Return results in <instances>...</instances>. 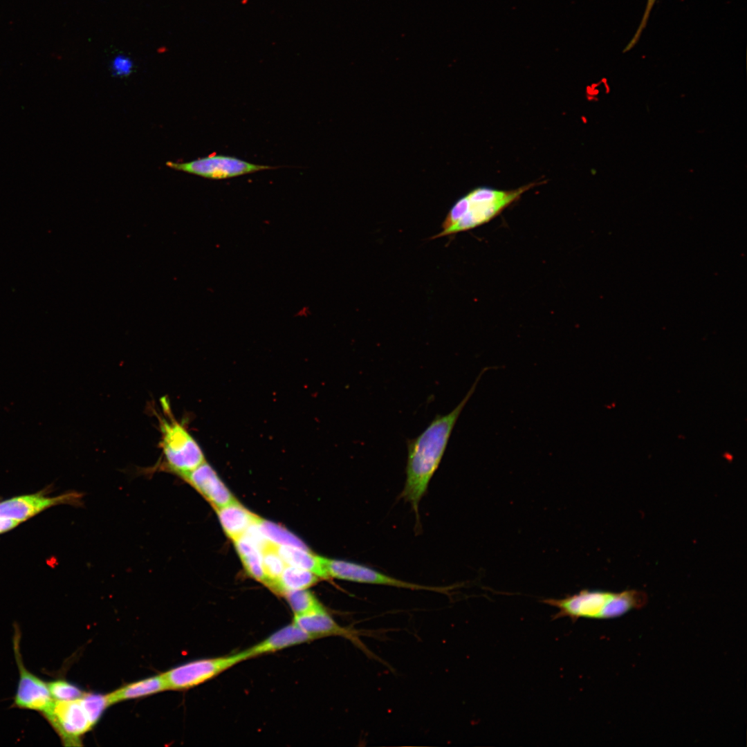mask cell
Masks as SVG:
<instances>
[{"label": "cell", "instance_id": "obj_2", "mask_svg": "<svg viewBox=\"0 0 747 747\" xmlns=\"http://www.w3.org/2000/svg\"><path fill=\"white\" fill-rule=\"evenodd\" d=\"M538 185L539 182H533L511 190L488 186L474 188L455 202L443 222V230L433 239L468 231L488 223L524 193Z\"/></svg>", "mask_w": 747, "mask_h": 747}, {"label": "cell", "instance_id": "obj_25", "mask_svg": "<svg viewBox=\"0 0 747 747\" xmlns=\"http://www.w3.org/2000/svg\"><path fill=\"white\" fill-rule=\"evenodd\" d=\"M20 524L12 519L0 517V535L14 529Z\"/></svg>", "mask_w": 747, "mask_h": 747}, {"label": "cell", "instance_id": "obj_6", "mask_svg": "<svg viewBox=\"0 0 747 747\" xmlns=\"http://www.w3.org/2000/svg\"><path fill=\"white\" fill-rule=\"evenodd\" d=\"M167 166L175 170L213 180L228 179L275 168L221 154L210 155L185 163L168 162Z\"/></svg>", "mask_w": 747, "mask_h": 747}, {"label": "cell", "instance_id": "obj_20", "mask_svg": "<svg viewBox=\"0 0 747 747\" xmlns=\"http://www.w3.org/2000/svg\"><path fill=\"white\" fill-rule=\"evenodd\" d=\"M262 563L266 575L265 584L272 589L286 564L279 554L277 546L268 543L261 550Z\"/></svg>", "mask_w": 747, "mask_h": 747}, {"label": "cell", "instance_id": "obj_11", "mask_svg": "<svg viewBox=\"0 0 747 747\" xmlns=\"http://www.w3.org/2000/svg\"><path fill=\"white\" fill-rule=\"evenodd\" d=\"M215 509L236 500L214 470L205 461L181 477Z\"/></svg>", "mask_w": 747, "mask_h": 747}, {"label": "cell", "instance_id": "obj_15", "mask_svg": "<svg viewBox=\"0 0 747 747\" xmlns=\"http://www.w3.org/2000/svg\"><path fill=\"white\" fill-rule=\"evenodd\" d=\"M168 690V687L163 675L153 676L138 681L107 694L109 706L122 701L140 698Z\"/></svg>", "mask_w": 747, "mask_h": 747}, {"label": "cell", "instance_id": "obj_13", "mask_svg": "<svg viewBox=\"0 0 747 747\" xmlns=\"http://www.w3.org/2000/svg\"><path fill=\"white\" fill-rule=\"evenodd\" d=\"M313 640L309 634L292 622L243 652L247 659H250Z\"/></svg>", "mask_w": 747, "mask_h": 747}, {"label": "cell", "instance_id": "obj_18", "mask_svg": "<svg viewBox=\"0 0 747 747\" xmlns=\"http://www.w3.org/2000/svg\"><path fill=\"white\" fill-rule=\"evenodd\" d=\"M320 578L314 573L286 565L272 590L284 595L287 591L306 589L315 584Z\"/></svg>", "mask_w": 747, "mask_h": 747}, {"label": "cell", "instance_id": "obj_14", "mask_svg": "<svg viewBox=\"0 0 747 747\" xmlns=\"http://www.w3.org/2000/svg\"><path fill=\"white\" fill-rule=\"evenodd\" d=\"M216 511L224 532L233 541L242 536L259 519L236 500L216 508Z\"/></svg>", "mask_w": 747, "mask_h": 747}, {"label": "cell", "instance_id": "obj_19", "mask_svg": "<svg viewBox=\"0 0 747 747\" xmlns=\"http://www.w3.org/2000/svg\"><path fill=\"white\" fill-rule=\"evenodd\" d=\"M258 526L268 542L275 546H290L307 548V546L292 533L273 522L258 520Z\"/></svg>", "mask_w": 747, "mask_h": 747}, {"label": "cell", "instance_id": "obj_9", "mask_svg": "<svg viewBox=\"0 0 747 747\" xmlns=\"http://www.w3.org/2000/svg\"><path fill=\"white\" fill-rule=\"evenodd\" d=\"M81 499L82 495L77 492L48 496L46 489H43L35 493L0 500V517L22 523L53 506L64 504L78 506Z\"/></svg>", "mask_w": 747, "mask_h": 747}, {"label": "cell", "instance_id": "obj_8", "mask_svg": "<svg viewBox=\"0 0 747 747\" xmlns=\"http://www.w3.org/2000/svg\"><path fill=\"white\" fill-rule=\"evenodd\" d=\"M324 566L327 578L358 583L382 584L414 590H429L436 592H448L450 587H430L405 582L383 574L367 566L351 561L323 557Z\"/></svg>", "mask_w": 747, "mask_h": 747}, {"label": "cell", "instance_id": "obj_7", "mask_svg": "<svg viewBox=\"0 0 747 747\" xmlns=\"http://www.w3.org/2000/svg\"><path fill=\"white\" fill-rule=\"evenodd\" d=\"M20 631L15 625L13 636L14 654L19 670V681L14 697L13 706L19 709L33 710L42 714L53 706L48 683L30 672L24 665L20 653Z\"/></svg>", "mask_w": 747, "mask_h": 747}, {"label": "cell", "instance_id": "obj_17", "mask_svg": "<svg viewBox=\"0 0 747 747\" xmlns=\"http://www.w3.org/2000/svg\"><path fill=\"white\" fill-rule=\"evenodd\" d=\"M233 542L248 573L265 584L266 575L262 563L261 549L243 535Z\"/></svg>", "mask_w": 747, "mask_h": 747}, {"label": "cell", "instance_id": "obj_24", "mask_svg": "<svg viewBox=\"0 0 747 747\" xmlns=\"http://www.w3.org/2000/svg\"><path fill=\"white\" fill-rule=\"evenodd\" d=\"M656 1V0H647V1L646 6H645V8L644 13H643V15L642 17L641 21L640 22V24H639V26H638L634 35L633 36V37L631 39L630 42L628 43V44L627 45V46L624 49V52H627V51L631 50L637 44V42L640 39V36L642 35V33H643V31L644 30V29L645 28V27L647 26V21H648V19H649V15H650V13L652 12V10Z\"/></svg>", "mask_w": 747, "mask_h": 747}, {"label": "cell", "instance_id": "obj_16", "mask_svg": "<svg viewBox=\"0 0 747 747\" xmlns=\"http://www.w3.org/2000/svg\"><path fill=\"white\" fill-rule=\"evenodd\" d=\"M277 549L286 565L310 571L320 578H327L323 557L311 553L308 548L277 546Z\"/></svg>", "mask_w": 747, "mask_h": 747}, {"label": "cell", "instance_id": "obj_10", "mask_svg": "<svg viewBox=\"0 0 747 747\" xmlns=\"http://www.w3.org/2000/svg\"><path fill=\"white\" fill-rule=\"evenodd\" d=\"M42 715L66 746H77L80 737L93 726L80 699L54 700L51 708Z\"/></svg>", "mask_w": 747, "mask_h": 747}, {"label": "cell", "instance_id": "obj_3", "mask_svg": "<svg viewBox=\"0 0 747 747\" xmlns=\"http://www.w3.org/2000/svg\"><path fill=\"white\" fill-rule=\"evenodd\" d=\"M543 602L557 609L554 619L568 617L575 621L619 616L639 605L640 598L636 592L614 593L585 589L560 599H544Z\"/></svg>", "mask_w": 747, "mask_h": 747}, {"label": "cell", "instance_id": "obj_22", "mask_svg": "<svg viewBox=\"0 0 747 747\" xmlns=\"http://www.w3.org/2000/svg\"><path fill=\"white\" fill-rule=\"evenodd\" d=\"M80 699L93 726L109 706L107 694L84 693Z\"/></svg>", "mask_w": 747, "mask_h": 747}, {"label": "cell", "instance_id": "obj_21", "mask_svg": "<svg viewBox=\"0 0 747 747\" xmlns=\"http://www.w3.org/2000/svg\"><path fill=\"white\" fill-rule=\"evenodd\" d=\"M283 596L294 616L308 614L322 607L315 596L306 589L287 591Z\"/></svg>", "mask_w": 747, "mask_h": 747}, {"label": "cell", "instance_id": "obj_23", "mask_svg": "<svg viewBox=\"0 0 747 747\" xmlns=\"http://www.w3.org/2000/svg\"><path fill=\"white\" fill-rule=\"evenodd\" d=\"M47 683L50 695L56 701L75 700L80 699L84 694V692L79 688L62 679Z\"/></svg>", "mask_w": 747, "mask_h": 747}, {"label": "cell", "instance_id": "obj_5", "mask_svg": "<svg viewBox=\"0 0 747 747\" xmlns=\"http://www.w3.org/2000/svg\"><path fill=\"white\" fill-rule=\"evenodd\" d=\"M245 660L247 657L243 651L188 662L163 673V675L168 690H187L213 679Z\"/></svg>", "mask_w": 747, "mask_h": 747}, {"label": "cell", "instance_id": "obj_1", "mask_svg": "<svg viewBox=\"0 0 747 747\" xmlns=\"http://www.w3.org/2000/svg\"><path fill=\"white\" fill-rule=\"evenodd\" d=\"M490 369L485 367L480 371L465 397L450 412L436 414L421 434L407 439L406 480L402 497L411 504L417 517L420 501L440 465L454 425L479 380Z\"/></svg>", "mask_w": 747, "mask_h": 747}, {"label": "cell", "instance_id": "obj_4", "mask_svg": "<svg viewBox=\"0 0 747 747\" xmlns=\"http://www.w3.org/2000/svg\"><path fill=\"white\" fill-rule=\"evenodd\" d=\"M158 423L164 470L182 477L205 461L201 447L181 423L171 416H158Z\"/></svg>", "mask_w": 747, "mask_h": 747}, {"label": "cell", "instance_id": "obj_12", "mask_svg": "<svg viewBox=\"0 0 747 747\" xmlns=\"http://www.w3.org/2000/svg\"><path fill=\"white\" fill-rule=\"evenodd\" d=\"M293 622L314 640L322 637L341 636L363 647L358 638V631L338 624L323 607L308 614L294 616Z\"/></svg>", "mask_w": 747, "mask_h": 747}]
</instances>
